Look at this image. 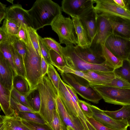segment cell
I'll return each mask as SVG.
<instances>
[{"instance_id":"obj_1","label":"cell","mask_w":130,"mask_h":130,"mask_svg":"<svg viewBox=\"0 0 130 130\" xmlns=\"http://www.w3.org/2000/svg\"><path fill=\"white\" fill-rule=\"evenodd\" d=\"M31 27L37 30L48 25L62 13L61 7L51 0H37L27 10Z\"/></svg>"},{"instance_id":"obj_2","label":"cell","mask_w":130,"mask_h":130,"mask_svg":"<svg viewBox=\"0 0 130 130\" xmlns=\"http://www.w3.org/2000/svg\"><path fill=\"white\" fill-rule=\"evenodd\" d=\"M37 88L41 100L38 113L50 127L53 113L56 109L55 100L58 91L46 75L43 76Z\"/></svg>"},{"instance_id":"obj_3","label":"cell","mask_w":130,"mask_h":130,"mask_svg":"<svg viewBox=\"0 0 130 130\" xmlns=\"http://www.w3.org/2000/svg\"><path fill=\"white\" fill-rule=\"evenodd\" d=\"M28 43L26 44L24 65L26 79L28 84L30 92L37 88L43 77L41 66V56L35 50L28 36Z\"/></svg>"},{"instance_id":"obj_4","label":"cell","mask_w":130,"mask_h":130,"mask_svg":"<svg viewBox=\"0 0 130 130\" xmlns=\"http://www.w3.org/2000/svg\"><path fill=\"white\" fill-rule=\"evenodd\" d=\"M63 52L66 66L74 70L84 72L88 71L110 72L114 71L105 61L97 64L90 63L83 60L75 53L73 45L63 47Z\"/></svg>"},{"instance_id":"obj_5","label":"cell","mask_w":130,"mask_h":130,"mask_svg":"<svg viewBox=\"0 0 130 130\" xmlns=\"http://www.w3.org/2000/svg\"><path fill=\"white\" fill-rule=\"evenodd\" d=\"M52 29L58 35L60 44L66 46L78 44L74 24L70 17H66L60 14L53 22Z\"/></svg>"},{"instance_id":"obj_6","label":"cell","mask_w":130,"mask_h":130,"mask_svg":"<svg viewBox=\"0 0 130 130\" xmlns=\"http://www.w3.org/2000/svg\"><path fill=\"white\" fill-rule=\"evenodd\" d=\"M94 87L106 103L122 106L130 105V88L105 85Z\"/></svg>"},{"instance_id":"obj_7","label":"cell","mask_w":130,"mask_h":130,"mask_svg":"<svg viewBox=\"0 0 130 130\" xmlns=\"http://www.w3.org/2000/svg\"><path fill=\"white\" fill-rule=\"evenodd\" d=\"M62 80L72 88L82 97L94 103L98 104L102 98L94 87L89 84L85 85L78 81L74 74L61 73Z\"/></svg>"},{"instance_id":"obj_8","label":"cell","mask_w":130,"mask_h":130,"mask_svg":"<svg viewBox=\"0 0 130 130\" xmlns=\"http://www.w3.org/2000/svg\"><path fill=\"white\" fill-rule=\"evenodd\" d=\"M112 34V27L108 18L103 14H98L96 33L90 47L102 55V46L105 45L106 40Z\"/></svg>"},{"instance_id":"obj_9","label":"cell","mask_w":130,"mask_h":130,"mask_svg":"<svg viewBox=\"0 0 130 130\" xmlns=\"http://www.w3.org/2000/svg\"><path fill=\"white\" fill-rule=\"evenodd\" d=\"M105 46L120 60H127L130 54V40L112 34L106 40Z\"/></svg>"},{"instance_id":"obj_10","label":"cell","mask_w":130,"mask_h":130,"mask_svg":"<svg viewBox=\"0 0 130 130\" xmlns=\"http://www.w3.org/2000/svg\"><path fill=\"white\" fill-rule=\"evenodd\" d=\"M56 108L68 130H88L84 126L85 123L79 117L71 115L63 104L58 92L55 100Z\"/></svg>"},{"instance_id":"obj_11","label":"cell","mask_w":130,"mask_h":130,"mask_svg":"<svg viewBox=\"0 0 130 130\" xmlns=\"http://www.w3.org/2000/svg\"><path fill=\"white\" fill-rule=\"evenodd\" d=\"M94 8L98 14H107L130 20V10L122 7L113 0H94Z\"/></svg>"},{"instance_id":"obj_12","label":"cell","mask_w":130,"mask_h":130,"mask_svg":"<svg viewBox=\"0 0 130 130\" xmlns=\"http://www.w3.org/2000/svg\"><path fill=\"white\" fill-rule=\"evenodd\" d=\"M94 0H63L62 11L71 17H79L94 6Z\"/></svg>"},{"instance_id":"obj_13","label":"cell","mask_w":130,"mask_h":130,"mask_svg":"<svg viewBox=\"0 0 130 130\" xmlns=\"http://www.w3.org/2000/svg\"><path fill=\"white\" fill-rule=\"evenodd\" d=\"M91 107L93 112L92 118L105 126L116 130H126L129 126L127 122L115 120L97 107L91 105Z\"/></svg>"},{"instance_id":"obj_14","label":"cell","mask_w":130,"mask_h":130,"mask_svg":"<svg viewBox=\"0 0 130 130\" xmlns=\"http://www.w3.org/2000/svg\"><path fill=\"white\" fill-rule=\"evenodd\" d=\"M5 19L15 23L19 27L24 24L31 27L27 10L23 8L22 5L18 3L7 7Z\"/></svg>"},{"instance_id":"obj_15","label":"cell","mask_w":130,"mask_h":130,"mask_svg":"<svg viewBox=\"0 0 130 130\" xmlns=\"http://www.w3.org/2000/svg\"><path fill=\"white\" fill-rule=\"evenodd\" d=\"M102 14L109 20L113 34L130 40V20L108 14Z\"/></svg>"},{"instance_id":"obj_16","label":"cell","mask_w":130,"mask_h":130,"mask_svg":"<svg viewBox=\"0 0 130 130\" xmlns=\"http://www.w3.org/2000/svg\"><path fill=\"white\" fill-rule=\"evenodd\" d=\"M15 74L8 61L0 53V84L11 92L13 88Z\"/></svg>"},{"instance_id":"obj_17","label":"cell","mask_w":130,"mask_h":130,"mask_svg":"<svg viewBox=\"0 0 130 130\" xmlns=\"http://www.w3.org/2000/svg\"><path fill=\"white\" fill-rule=\"evenodd\" d=\"M94 7V6L78 17L91 38L92 42L96 32L98 15Z\"/></svg>"},{"instance_id":"obj_18","label":"cell","mask_w":130,"mask_h":130,"mask_svg":"<svg viewBox=\"0 0 130 130\" xmlns=\"http://www.w3.org/2000/svg\"><path fill=\"white\" fill-rule=\"evenodd\" d=\"M74 51L81 59L88 62L100 64L105 60L102 55L93 51L89 47H83L78 45L74 46Z\"/></svg>"},{"instance_id":"obj_19","label":"cell","mask_w":130,"mask_h":130,"mask_svg":"<svg viewBox=\"0 0 130 130\" xmlns=\"http://www.w3.org/2000/svg\"><path fill=\"white\" fill-rule=\"evenodd\" d=\"M0 126L1 130H30L23 124L18 115H1Z\"/></svg>"},{"instance_id":"obj_20","label":"cell","mask_w":130,"mask_h":130,"mask_svg":"<svg viewBox=\"0 0 130 130\" xmlns=\"http://www.w3.org/2000/svg\"><path fill=\"white\" fill-rule=\"evenodd\" d=\"M58 92L63 104L69 114L79 117L72 101V96L60 77Z\"/></svg>"},{"instance_id":"obj_21","label":"cell","mask_w":130,"mask_h":130,"mask_svg":"<svg viewBox=\"0 0 130 130\" xmlns=\"http://www.w3.org/2000/svg\"><path fill=\"white\" fill-rule=\"evenodd\" d=\"M77 39V45L83 47H90L92 41L79 18L71 17Z\"/></svg>"},{"instance_id":"obj_22","label":"cell","mask_w":130,"mask_h":130,"mask_svg":"<svg viewBox=\"0 0 130 130\" xmlns=\"http://www.w3.org/2000/svg\"><path fill=\"white\" fill-rule=\"evenodd\" d=\"M93 80L91 86L94 87L99 85H105L116 77L113 71L103 72L88 71L84 72Z\"/></svg>"},{"instance_id":"obj_23","label":"cell","mask_w":130,"mask_h":130,"mask_svg":"<svg viewBox=\"0 0 130 130\" xmlns=\"http://www.w3.org/2000/svg\"><path fill=\"white\" fill-rule=\"evenodd\" d=\"M11 92L4 88L0 84V104L1 109L7 116L17 115V112L11 107Z\"/></svg>"},{"instance_id":"obj_24","label":"cell","mask_w":130,"mask_h":130,"mask_svg":"<svg viewBox=\"0 0 130 130\" xmlns=\"http://www.w3.org/2000/svg\"><path fill=\"white\" fill-rule=\"evenodd\" d=\"M103 111L115 120L127 122L130 126V105L123 106L121 109L115 111Z\"/></svg>"},{"instance_id":"obj_25","label":"cell","mask_w":130,"mask_h":130,"mask_svg":"<svg viewBox=\"0 0 130 130\" xmlns=\"http://www.w3.org/2000/svg\"><path fill=\"white\" fill-rule=\"evenodd\" d=\"M19 28L20 27L17 24L6 19L4 20L3 25L0 28L7 35L11 44L16 39Z\"/></svg>"},{"instance_id":"obj_26","label":"cell","mask_w":130,"mask_h":130,"mask_svg":"<svg viewBox=\"0 0 130 130\" xmlns=\"http://www.w3.org/2000/svg\"><path fill=\"white\" fill-rule=\"evenodd\" d=\"M102 54L105 62L114 70L122 66L123 60L115 56L105 45L102 46Z\"/></svg>"},{"instance_id":"obj_27","label":"cell","mask_w":130,"mask_h":130,"mask_svg":"<svg viewBox=\"0 0 130 130\" xmlns=\"http://www.w3.org/2000/svg\"><path fill=\"white\" fill-rule=\"evenodd\" d=\"M10 46L13 62L18 75L26 79L25 67L22 58L12 44H10Z\"/></svg>"},{"instance_id":"obj_28","label":"cell","mask_w":130,"mask_h":130,"mask_svg":"<svg viewBox=\"0 0 130 130\" xmlns=\"http://www.w3.org/2000/svg\"><path fill=\"white\" fill-rule=\"evenodd\" d=\"M113 72L116 76L130 84V63L127 59L123 60L122 66Z\"/></svg>"},{"instance_id":"obj_29","label":"cell","mask_w":130,"mask_h":130,"mask_svg":"<svg viewBox=\"0 0 130 130\" xmlns=\"http://www.w3.org/2000/svg\"><path fill=\"white\" fill-rule=\"evenodd\" d=\"M27 99L32 109L36 112L38 113L40 107L41 100L37 88L29 92Z\"/></svg>"},{"instance_id":"obj_30","label":"cell","mask_w":130,"mask_h":130,"mask_svg":"<svg viewBox=\"0 0 130 130\" xmlns=\"http://www.w3.org/2000/svg\"><path fill=\"white\" fill-rule=\"evenodd\" d=\"M13 88L18 91L24 93L30 92L28 84L25 78L17 75L14 77L13 80Z\"/></svg>"},{"instance_id":"obj_31","label":"cell","mask_w":130,"mask_h":130,"mask_svg":"<svg viewBox=\"0 0 130 130\" xmlns=\"http://www.w3.org/2000/svg\"><path fill=\"white\" fill-rule=\"evenodd\" d=\"M17 113L20 118L27 121L43 124L47 123L38 113L20 112Z\"/></svg>"},{"instance_id":"obj_32","label":"cell","mask_w":130,"mask_h":130,"mask_svg":"<svg viewBox=\"0 0 130 130\" xmlns=\"http://www.w3.org/2000/svg\"><path fill=\"white\" fill-rule=\"evenodd\" d=\"M57 69L60 73H71L83 78L86 80L91 86L93 83V80L92 79L84 72L74 70L69 68L67 66L63 67L57 68Z\"/></svg>"},{"instance_id":"obj_33","label":"cell","mask_w":130,"mask_h":130,"mask_svg":"<svg viewBox=\"0 0 130 130\" xmlns=\"http://www.w3.org/2000/svg\"><path fill=\"white\" fill-rule=\"evenodd\" d=\"M26 28L28 36L36 51L40 56V51L39 39V35L37 30L31 26H26Z\"/></svg>"},{"instance_id":"obj_34","label":"cell","mask_w":130,"mask_h":130,"mask_svg":"<svg viewBox=\"0 0 130 130\" xmlns=\"http://www.w3.org/2000/svg\"><path fill=\"white\" fill-rule=\"evenodd\" d=\"M10 44H0V53L9 63L14 71L15 76L18 75V73L13 62Z\"/></svg>"},{"instance_id":"obj_35","label":"cell","mask_w":130,"mask_h":130,"mask_svg":"<svg viewBox=\"0 0 130 130\" xmlns=\"http://www.w3.org/2000/svg\"><path fill=\"white\" fill-rule=\"evenodd\" d=\"M46 74L48 78L51 80L57 90L58 91L60 77L54 66L52 64H48Z\"/></svg>"},{"instance_id":"obj_36","label":"cell","mask_w":130,"mask_h":130,"mask_svg":"<svg viewBox=\"0 0 130 130\" xmlns=\"http://www.w3.org/2000/svg\"><path fill=\"white\" fill-rule=\"evenodd\" d=\"M50 127L52 130H68L56 108L53 113Z\"/></svg>"},{"instance_id":"obj_37","label":"cell","mask_w":130,"mask_h":130,"mask_svg":"<svg viewBox=\"0 0 130 130\" xmlns=\"http://www.w3.org/2000/svg\"><path fill=\"white\" fill-rule=\"evenodd\" d=\"M51 64L56 68L66 66L63 58L57 53L52 50L49 52Z\"/></svg>"},{"instance_id":"obj_38","label":"cell","mask_w":130,"mask_h":130,"mask_svg":"<svg viewBox=\"0 0 130 130\" xmlns=\"http://www.w3.org/2000/svg\"><path fill=\"white\" fill-rule=\"evenodd\" d=\"M42 39L50 50H54L63 57V47L60 45V43H58L53 39L50 37L42 38Z\"/></svg>"},{"instance_id":"obj_39","label":"cell","mask_w":130,"mask_h":130,"mask_svg":"<svg viewBox=\"0 0 130 130\" xmlns=\"http://www.w3.org/2000/svg\"><path fill=\"white\" fill-rule=\"evenodd\" d=\"M29 92L23 93L18 91L13 88L11 92V95L12 97L20 103L32 109L27 99Z\"/></svg>"},{"instance_id":"obj_40","label":"cell","mask_w":130,"mask_h":130,"mask_svg":"<svg viewBox=\"0 0 130 130\" xmlns=\"http://www.w3.org/2000/svg\"><path fill=\"white\" fill-rule=\"evenodd\" d=\"M20 118L23 124L30 130H52L47 123L41 124L29 121Z\"/></svg>"},{"instance_id":"obj_41","label":"cell","mask_w":130,"mask_h":130,"mask_svg":"<svg viewBox=\"0 0 130 130\" xmlns=\"http://www.w3.org/2000/svg\"><path fill=\"white\" fill-rule=\"evenodd\" d=\"M10 105L17 112H36L32 109L20 103L11 96Z\"/></svg>"},{"instance_id":"obj_42","label":"cell","mask_w":130,"mask_h":130,"mask_svg":"<svg viewBox=\"0 0 130 130\" xmlns=\"http://www.w3.org/2000/svg\"><path fill=\"white\" fill-rule=\"evenodd\" d=\"M39 39L41 55L48 64H51L49 53L50 49L43 41L42 38L39 35Z\"/></svg>"},{"instance_id":"obj_43","label":"cell","mask_w":130,"mask_h":130,"mask_svg":"<svg viewBox=\"0 0 130 130\" xmlns=\"http://www.w3.org/2000/svg\"><path fill=\"white\" fill-rule=\"evenodd\" d=\"M105 86L124 88H130V84L116 76L115 77Z\"/></svg>"},{"instance_id":"obj_44","label":"cell","mask_w":130,"mask_h":130,"mask_svg":"<svg viewBox=\"0 0 130 130\" xmlns=\"http://www.w3.org/2000/svg\"><path fill=\"white\" fill-rule=\"evenodd\" d=\"M12 44L22 58L24 63V59L26 50V44L17 38L14 42Z\"/></svg>"},{"instance_id":"obj_45","label":"cell","mask_w":130,"mask_h":130,"mask_svg":"<svg viewBox=\"0 0 130 130\" xmlns=\"http://www.w3.org/2000/svg\"><path fill=\"white\" fill-rule=\"evenodd\" d=\"M79 105L82 112L85 117H92L93 112L90 104L84 101L79 100Z\"/></svg>"},{"instance_id":"obj_46","label":"cell","mask_w":130,"mask_h":130,"mask_svg":"<svg viewBox=\"0 0 130 130\" xmlns=\"http://www.w3.org/2000/svg\"><path fill=\"white\" fill-rule=\"evenodd\" d=\"M26 26L25 24L21 25L17 36V37L18 39L26 44L28 42V36L26 28Z\"/></svg>"},{"instance_id":"obj_47","label":"cell","mask_w":130,"mask_h":130,"mask_svg":"<svg viewBox=\"0 0 130 130\" xmlns=\"http://www.w3.org/2000/svg\"><path fill=\"white\" fill-rule=\"evenodd\" d=\"M86 117L87 120L96 130H116L105 126L96 121L92 117Z\"/></svg>"},{"instance_id":"obj_48","label":"cell","mask_w":130,"mask_h":130,"mask_svg":"<svg viewBox=\"0 0 130 130\" xmlns=\"http://www.w3.org/2000/svg\"><path fill=\"white\" fill-rule=\"evenodd\" d=\"M11 44L7 35L2 30L0 29V44Z\"/></svg>"},{"instance_id":"obj_49","label":"cell","mask_w":130,"mask_h":130,"mask_svg":"<svg viewBox=\"0 0 130 130\" xmlns=\"http://www.w3.org/2000/svg\"><path fill=\"white\" fill-rule=\"evenodd\" d=\"M41 66L42 75L43 77L47 74L48 64L46 63L42 55H41Z\"/></svg>"},{"instance_id":"obj_50","label":"cell","mask_w":130,"mask_h":130,"mask_svg":"<svg viewBox=\"0 0 130 130\" xmlns=\"http://www.w3.org/2000/svg\"><path fill=\"white\" fill-rule=\"evenodd\" d=\"M65 85L71 96L76 102L79 104V99L77 93L74 89L71 86L64 82Z\"/></svg>"},{"instance_id":"obj_51","label":"cell","mask_w":130,"mask_h":130,"mask_svg":"<svg viewBox=\"0 0 130 130\" xmlns=\"http://www.w3.org/2000/svg\"><path fill=\"white\" fill-rule=\"evenodd\" d=\"M6 5L0 2V24L3 19H5L6 13Z\"/></svg>"},{"instance_id":"obj_52","label":"cell","mask_w":130,"mask_h":130,"mask_svg":"<svg viewBox=\"0 0 130 130\" xmlns=\"http://www.w3.org/2000/svg\"><path fill=\"white\" fill-rule=\"evenodd\" d=\"M113 1L118 6L123 8H129L127 4V0H113Z\"/></svg>"},{"instance_id":"obj_53","label":"cell","mask_w":130,"mask_h":130,"mask_svg":"<svg viewBox=\"0 0 130 130\" xmlns=\"http://www.w3.org/2000/svg\"><path fill=\"white\" fill-rule=\"evenodd\" d=\"M127 3L129 8L130 10V0H127Z\"/></svg>"},{"instance_id":"obj_54","label":"cell","mask_w":130,"mask_h":130,"mask_svg":"<svg viewBox=\"0 0 130 130\" xmlns=\"http://www.w3.org/2000/svg\"><path fill=\"white\" fill-rule=\"evenodd\" d=\"M127 60H128V61H129L130 63V54L129 55Z\"/></svg>"},{"instance_id":"obj_55","label":"cell","mask_w":130,"mask_h":130,"mask_svg":"<svg viewBox=\"0 0 130 130\" xmlns=\"http://www.w3.org/2000/svg\"><path fill=\"white\" fill-rule=\"evenodd\" d=\"M9 1V2L11 3L12 4H13V0H8V1Z\"/></svg>"},{"instance_id":"obj_56","label":"cell","mask_w":130,"mask_h":130,"mask_svg":"<svg viewBox=\"0 0 130 130\" xmlns=\"http://www.w3.org/2000/svg\"><path fill=\"white\" fill-rule=\"evenodd\" d=\"M129 128H130V126H129Z\"/></svg>"},{"instance_id":"obj_57","label":"cell","mask_w":130,"mask_h":130,"mask_svg":"<svg viewBox=\"0 0 130 130\" xmlns=\"http://www.w3.org/2000/svg\"><path fill=\"white\" fill-rule=\"evenodd\" d=\"M126 130H127V129Z\"/></svg>"},{"instance_id":"obj_58","label":"cell","mask_w":130,"mask_h":130,"mask_svg":"<svg viewBox=\"0 0 130 130\" xmlns=\"http://www.w3.org/2000/svg\"></svg>"}]
</instances>
